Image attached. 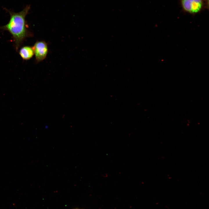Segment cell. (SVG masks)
I'll return each instance as SVG.
<instances>
[{"instance_id": "cell-1", "label": "cell", "mask_w": 209, "mask_h": 209, "mask_svg": "<svg viewBox=\"0 0 209 209\" xmlns=\"http://www.w3.org/2000/svg\"><path fill=\"white\" fill-rule=\"evenodd\" d=\"M30 9V6L27 5L18 12L6 9L10 15L9 21L6 24L0 26V30L7 31L12 35L17 51L26 38L33 35L28 30L26 20Z\"/></svg>"}, {"instance_id": "cell-3", "label": "cell", "mask_w": 209, "mask_h": 209, "mask_svg": "<svg viewBox=\"0 0 209 209\" xmlns=\"http://www.w3.org/2000/svg\"><path fill=\"white\" fill-rule=\"evenodd\" d=\"M36 63L40 62L46 57L48 52L47 44L44 41H37L33 47Z\"/></svg>"}, {"instance_id": "cell-5", "label": "cell", "mask_w": 209, "mask_h": 209, "mask_svg": "<svg viewBox=\"0 0 209 209\" xmlns=\"http://www.w3.org/2000/svg\"><path fill=\"white\" fill-rule=\"evenodd\" d=\"M74 209H80L76 208H75Z\"/></svg>"}, {"instance_id": "cell-4", "label": "cell", "mask_w": 209, "mask_h": 209, "mask_svg": "<svg viewBox=\"0 0 209 209\" xmlns=\"http://www.w3.org/2000/svg\"><path fill=\"white\" fill-rule=\"evenodd\" d=\"M19 54L24 60L30 59L34 55L33 47L28 46L22 47L19 50Z\"/></svg>"}, {"instance_id": "cell-2", "label": "cell", "mask_w": 209, "mask_h": 209, "mask_svg": "<svg viewBox=\"0 0 209 209\" xmlns=\"http://www.w3.org/2000/svg\"><path fill=\"white\" fill-rule=\"evenodd\" d=\"M183 10L190 14H197L201 12L204 7L203 0H180Z\"/></svg>"}]
</instances>
